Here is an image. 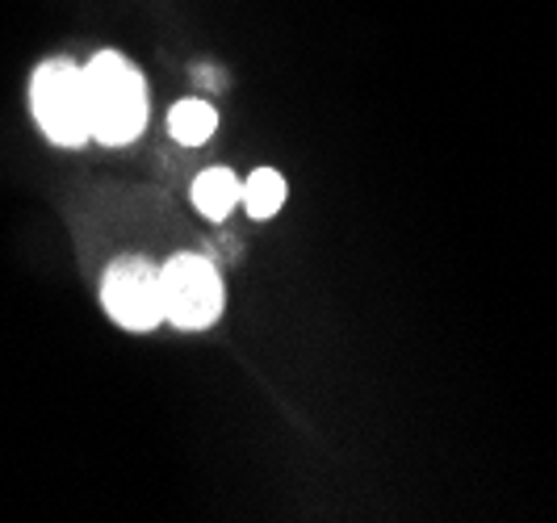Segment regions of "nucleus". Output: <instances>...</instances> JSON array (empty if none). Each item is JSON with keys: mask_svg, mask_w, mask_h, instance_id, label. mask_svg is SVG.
Listing matches in <instances>:
<instances>
[{"mask_svg": "<svg viewBox=\"0 0 557 523\" xmlns=\"http://www.w3.org/2000/svg\"><path fill=\"white\" fill-rule=\"evenodd\" d=\"M88 88V126L106 147H126L147 126V84L143 72L117 51H97L84 63Z\"/></svg>", "mask_w": 557, "mask_h": 523, "instance_id": "nucleus-1", "label": "nucleus"}, {"mask_svg": "<svg viewBox=\"0 0 557 523\" xmlns=\"http://www.w3.org/2000/svg\"><path fill=\"white\" fill-rule=\"evenodd\" d=\"M29 110L38 130L55 147H84L92 138L88 126V88L84 67L72 59H47L29 76Z\"/></svg>", "mask_w": 557, "mask_h": 523, "instance_id": "nucleus-2", "label": "nucleus"}, {"mask_svg": "<svg viewBox=\"0 0 557 523\" xmlns=\"http://www.w3.org/2000/svg\"><path fill=\"white\" fill-rule=\"evenodd\" d=\"M160 298H164V323L181 331H206L223 319L226 285L214 260L181 251L160 269Z\"/></svg>", "mask_w": 557, "mask_h": 523, "instance_id": "nucleus-3", "label": "nucleus"}, {"mask_svg": "<svg viewBox=\"0 0 557 523\" xmlns=\"http://www.w3.org/2000/svg\"><path fill=\"white\" fill-rule=\"evenodd\" d=\"M101 306L117 327L151 331L164 323L160 269L143 256H117L101 276Z\"/></svg>", "mask_w": 557, "mask_h": 523, "instance_id": "nucleus-4", "label": "nucleus"}, {"mask_svg": "<svg viewBox=\"0 0 557 523\" xmlns=\"http://www.w3.org/2000/svg\"><path fill=\"white\" fill-rule=\"evenodd\" d=\"M239 194H244V180H235L231 167H206L194 180V206L214 222H223L239 206Z\"/></svg>", "mask_w": 557, "mask_h": 523, "instance_id": "nucleus-5", "label": "nucleus"}, {"mask_svg": "<svg viewBox=\"0 0 557 523\" xmlns=\"http://www.w3.org/2000/svg\"><path fill=\"white\" fill-rule=\"evenodd\" d=\"M168 130L185 147H201L206 138L219 130V113H214L210 101H176L172 113H168Z\"/></svg>", "mask_w": 557, "mask_h": 523, "instance_id": "nucleus-6", "label": "nucleus"}, {"mask_svg": "<svg viewBox=\"0 0 557 523\" xmlns=\"http://www.w3.org/2000/svg\"><path fill=\"white\" fill-rule=\"evenodd\" d=\"M244 210H248L251 219H273L281 206H285V180H281V172L273 167H256L248 180H244Z\"/></svg>", "mask_w": 557, "mask_h": 523, "instance_id": "nucleus-7", "label": "nucleus"}]
</instances>
